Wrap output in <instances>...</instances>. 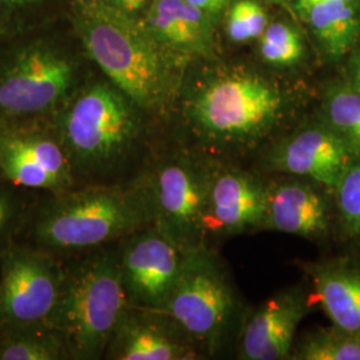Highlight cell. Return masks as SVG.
<instances>
[{
    "label": "cell",
    "instance_id": "cell-1",
    "mask_svg": "<svg viewBox=\"0 0 360 360\" xmlns=\"http://www.w3.org/2000/svg\"><path fill=\"white\" fill-rule=\"evenodd\" d=\"M153 226L141 178L129 184L87 183L37 198L16 240L56 257H74L120 242Z\"/></svg>",
    "mask_w": 360,
    "mask_h": 360
},
{
    "label": "cell",
    "instance_id": "cell-2",
    "mask_svg": "<svg viewBox=\"0 0 360 360\" xmlns=\"http://www.w3.org/2000/svg\"><path fill=\"white\" fill-rule=\"evenodd\" d=\"M82 37L91 59L142 111L162 112L176 98L187 58L115 6H84Z\"/></svg>",
    "mask_w": 360,
    "mask_h": 360
},
{
    "label": "cell",
    "instance_id": "cell-3",
    "mask_svg": "<svg viewBox=\"0 0 360 360\" xmlns=\"http://www.w3.org/2000/svg\"><path fill=\"white\" fill-rule=\"evenodd\" d=\"M139 111L108 79L80 84L49 126L65 148L77 186L101 183L129 159L142 135Z\"/></svg>",
    "mask_w": 360,
    "mask_h": 360
},
{
    "label": "cell",
    "instance_id": "cell-4",
    "mask_svg": "<svg viewBox=\"0 0 360 360\" xmlns=\"http://www.w3.org/2000/svg\"><path fill=\"white\" fill-rule=\"evenodd\" d=\"M287 108L283 91L250 71H226L191 95L187 116L212 154H245L279 129Z\"/></svg>",
    "mask_w": 360,
    "mask_h": 360
},
{
    "label": "cell",
    "instance_id": "cell-5",
    "mask_svg": "<svg viewBox=\"0 0 360 360\" xmlns=\"http://www.w3.org/2000/svg\"><path fill=\"white\" fill-rule=\"evenodd\" d=\"M129 306L116 247L63 257V278L50 326L62 336L70 360L104 358Z\"/></svg>",
    "mask_w": 360,
    "mask_h": 360
},
{
    "label": "cell",
    "instance_id": "cell-6",
    "mask_svg": "<svg viewBox=\"0 0 360 360\" xmlns=\"http://www.w3.org/2000/svg\"><path fill=\"white\" fill-rule=\"evenodd\" d=\"M80 87L77 59L32 43L0 60V131L49 127Z\"/></svg>",
    "mask_w": 360,
    "mask_h": 360
},
{
    "label": "cell",
    "instance_id": "cell-7",
    "mask_svg": "<svg viewBox=\"0 0 360 360\" xmlns=\"http://www.w3.org/2000/svg\"><path fill=\"white\" fill-rule=\"evenodd\" d=\"M165 314L193 339L202 354L223 346L238 315V300L224 264L206 245L184 251L179 279Z\"/></svg>",
    "mask_w": 360,
    "mask_h": 360
},
{
    "label": "cell",
    "instance_id": "cell-8",
    "mask_svg": "<svg viewBox=\"0 0 360 360\" xmlns=\"http://www.w3.org/2000/svg\"><path fill=\"white\" fill-rule=\"evenodd\" d=\"M212 162L190 154L167 155L142 176L153 226L183 251L205 245Z\"/></svg>",
    "mask_w": 360,
    "mask_h": 360
},
{
    "label": "cell",
    "instance_id": "cell-9",
    "mask_svg": "<svg viewBox=\"0 0 360 360\" xmlns=\"http://www.w3.org/2000/svg\"><path fill=\"white\" fill-rule=\"evenodd\" d=\"M63 259L22 240L0 252V327L50 324Z\"/></svg>",
    "mask_w": 360,
    "mask_h": 360
},
{
    "label": "cell",
    "instance_id": "cell-10",
    "mask_svg": "<svg viewBox=\"0 0 360 360\" xmlns=\"http://www.w3.org/2000/svg\"><path fill=\"white\" fill-rule=\"evenodd\" d=\"M116 250L129 304L165 309L179 279L184 251L154 226L122 239Z\"/></svg>",
    "mask_w": 360,
    "mask_h": 360
},
{
    "label": "cell",
    "instance_id": "cell-11",
    "mask_svg": "<svg viewBox=\"0 0 360 360\" xmlns=\"http://www.w3.org/2000/svg\"><path fill=\"white\" fill-rule=\"evenodd\" d=\"M358 156L352 146L322 119L274 144L266 163L276 172L314 181L333 193L345 169Z\"/></svg>",
    "mask_w": 360,
    "mask_h": 360
},
{
    "label": "cell",
    "instance_id": "cell-12",
    "mask_svg": "<svg viewBox=\"0 0 360 360\" xmlns=\"http://www.w3.org/2000/svg\"><path fill=\"white\" fill-rule=\"evenodd\" d=\"M269 183L240 168L212 162L207 235L232 236L263 229Z\"/></svg>",
    "mask_w": 360,
    "mask_h": 360
},
{
    "label": "cell",
    "instance_id": "cell-13",
    "mask_svg": "<svg viewBox=\"0 0 360 360\" xmlns=\"http://www.w3.org/2000/svg\"><path fill=\"white\" fill-rule=\"evenodd\" d=\"M202 351L167 314L129 306L104 358L112 360H190Z\"/></svg>",
    "mask_w": 360,
    "mask_h": 360
},
{
    "label": "cell",
    "instance_id": "cell-14",
    "mask_svg": "<svg viewBox=\"0 0 360 360\" xmlns=\"http://www.w3.org/2000/svg\"><path fill=\"white\" fill-rule=\"evenodd\" d=\"M309 302L302 287L279 291L263 302L245 322L239 358L291 359L296 330L309 314Z\"/></svg>",
    "mask_w": 360,
    "mask_h": 360
},
{
    "label": "cell",
    "instance_id": "cell-15",
    "mask_svg": "<svg viewBox=\"0 0 360 360\" xmlns=\"http://www.w3.org/2000/svg\"><path fill=\"white\" fill-rule=\"evenodd\" d=\"M331 198L316 183L297 176L271 183L263 230L323 239L331 227Z\"/></svg>",
    "mask_w": 360,
    "mask_h": 360
},
{
    "label": "cell",
    "instance_id": "cell-16",
    "mask_svg": "<svg viewBox=\"0 0 360 360\" xmlns=\"http://www.w3.org/2000/svg\"><path fill=\"white\" fill-rule=\"evenodd\" d=\"M214 18L186 0H154L146 27L168 50L184 58H211L215 51Z\"/></svg>",
    "mask_w": 360,
    "mask_h": 360
},
{
    "label": "cell",
    "instance_id": "cell-17",
    "mask_svg": "<svg viewBox=\"0 0 360 360\" xmlns=\"http://www.w3.org/2000/svg\"><path fill=\"white\" fill-rule=\"evenodd\" d=\"M331 323L360 336V259L336 257L306 266Z\"/></svg>",
    "mask_w": 360,
    "mask_h": 360
},
{
    "label": "cell",
    "instance_id": "cell-18",
    "mask_svg": "<svg viewBox=\"0 0 360 360\" xmlns=\"http://www.w3.org/2000/svg\"><path fill=\"white\" fill-rule=\"evenodd\" d=\"M302 13L331 60L345 58L359 41L360 3L319 0L311 3Z\"/></svg>",
    "mask_w": 360,
    "mask_h": 360
},
{
    "label": "cell",
    "instance_id": "cell-19",
    "mask_svg": "<svg viewBox=\"0 0 360 360\" xmlns=\"http://www.w3.org/2000/svg\"><path fill=\"white\" fill-rule=\"evenodd\" d=\"M0 360H70L65 342L50 324L0 327Z\"/></svg>",
    "mask_w": 360,
    "mask_h": 360
},
{
    "label": "cell",
    "instance_id": "cell-20",
    "mask_svg": "<svg viewBox=\"0 0 360 360\" xmlns=\"http://www.w3.org/2000/svg\"><path fill=\"white\" fill-rule=\"evenodd\" d=\"M323 120L336 129L360 156V92L347 80L335 82L323 96Z\"/></svg>",
    "mask_w": 360,
    "mask_h": 360
},
{
    "label": "cell",
    "instance_id": "cell-21",
    "mask_svg": "<svg viewBox=\"0 0 360 360\" xmlns=\"http://www.w3.org/2000/svg\"><path fill=\"white\" fill-rule=\"evenodd\" d=\"M291 359L360 360V336L331 326L306 335L295 348Z\"/></svg>",
    "mask_w": 360,
    "mask_h": 360
},
{
    "label": "cell",
    "instance_id": "cell-22",
    "mask_svg": "<svg viewBox=\"0 0 360 360\" xmlns=\"http://www.w3.org/2000/svg\"><path fill=\"white\" fill-rule=\"evenodd\" d=\"M1 175L13 184L31 191L43 193L65 191L49 169L10 142L4 134L1 136Z\"/></svg>",
    "mask_w": 360,
    "mask_h": 360
},
{
    "label": "cell",
    "instance_id": "cell-23",
    "mask_svg": "<svg viewBox=\"0 0 360 360\" xmlns=\"http://www.w3.org/2000/svg\"><path fill=\"white\" fill-rule=\"evenodd\" d=\"M0 175V252L18 239L37 198Z\"/></svg>",
    "mask_w": 360,
    "mask_h": 360
},
{
    "label": "cell",
    "instance_id": "cell-24",
    "mask_svg": "<svg viewBox=\"0 0 360 360\" xmlns=\"http://www.w3.org/2000/svg\"><path fill=\"white\" fill-rule=\"evenodd\" d=\"M333 199L343 235L351 240H360V156L345 169L335 187Z\"/></svg>",
    "mask_w": 360,
    "mask_h": 360
},
{
    "label": "cell",
    "instance_id": "cell-25",
    "mask_svg": "<svg viewBox=\"0 0 360 360\" xmlns=\"http://www.w3.org/2000/svg\"><path fill=\"white\" fill-rule=\"evenodd\" d=\"M304 46L292 27L272 23L260 37V55L269 65L276 67L294 65L303 58Z\"/></svg>",
    "mask_w": 360,
    "mask_h": 360
},
{
    "label": "cell",
    "instance_id": "cell-26",
    "mask_svg": "<svg viewBox=\"0 0 360 360\" xmlns=\"http://www.w3.org/2000/svg\"><path fill=\"white\" fill-rule=\"evenodd\" d=\"M267 26V15L263 7L254 0L236 1L229 13L227 32L236 43L260 38Z\"/></svg>",
    "mask_w": 360,
    "mask_h": 360
},
{
    "label": "cell",
    "instance_id": "cell-27",
    "mask_svg": "<svg viewBox=\"0 0 360 360\" xmlns=\"http://www.w3.org/2000/svg\"><path fill=\"white\" fill-rule=\"evenodd\" d=\"M347 70L348 83L360 92V39L352 51L349 52Z\"/></svg>",
    "mask_w": 360,
    "mask_h": 360
},
{
    "label": "cell",
    "instance_id": "cell-28",
    "mask_svg": "<svg viewBox=\"0 0 360 360\" xmlns=\"http://www.w3.org/2000/svg\"><path fill=\"white\" fill-rule=\"evenodd\" d=\"M186 1L193 4V7L210 13L212 18H215L223 11V8L227 6L230 0H186Z\"/></svg>",
    "mask_w": 360,
    "mask_h": 360
},
{
    "label": "cell",
    "instance_id": "cell-29",
    "mask_svg": "<svg viewBox=\"0 0 360 360\" xmlns=\"http://www.w3.org/2000/svg\"><path fill=\"white\" fill-rule=\"evenodd\" d=\"M116 8L126 13H132L144 7L147 0H111Z\"/></svg>",
    "mask_w": 360,
    "mask_h": 360
},
{
    "label": "cell",
    "instance_id": "cell-30",
    "mask_svg": "<svg viewBox=\"0 0 360 360\" xmlns=\"http://www.w3.org/2000/svg\"><path fill=\"white\" fill-rule=\"evenodd\" d=\"M41 0H0V7L3 8H26L38 4Z\"/></svg>",
    "mask_w": 360,
    "mask_h": 360
},
{
    "label": "cell",
    "instance_id": "cell-31",
    "mask_svg": "<svg viewBox=\"0 0 360 360\" xmlns=\"http://www.w3.org/2000/svg\"><path fill=\"white\" fill-rule=\"evenodd\" d=\"M314 1H319V0H295L296 8L299 13H302L307 6ZM346 1H354V3H360V0H346Z\"/></svg>",
    "mask_w": 360,
    "mask_h": 360
},
{
    "label": "cell",
    "instance_id": "cell-32",
    "mask_svg": "<svg viewBox=\"0 0 360 360\" xmlns=\"http://www.w3.org/2000/svg\"><path fill=\"white\" fill-rule=\"evenodd\" d=\"M77 1L84 4V6H90V4H94V3H98L99 0H77Z\"/></svg>",
    "mask_w": 360,
    "mask_h": 360
},
{
    "label": "cell",
    "instance_id": "cell-33",
    "mask_svg": "<svg viewBox=\"0 0 360 360\" xmlns=\"http://www.w3.org/2000/svg\"><path fill=\"white\" fill-rule=\"evenodd\" d=\"M1 136H3V131H0V175H1Z\"/></svg>",
    "mask_w": 360,
    "mask_h": 360
},
{
    "label": "cell",
    "instance_id": "cell-34",
    "mask_svg": "<svg viewBox=\"0 0 360 360\" xmlns=\"http://www.w3.org/2000/svg\"><path fill=\"white\" fill-rule=\"evenodd\" d=\"M270 1H274V3H279V4H284V3H287L288 0H270Z\"/></svg>",
    "mask_w": 360,
    "mask_h": 360
}]
</instances>
